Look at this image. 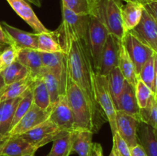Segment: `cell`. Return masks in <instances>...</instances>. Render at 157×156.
<instances>
[{"label": "cell", "mask_w": 157, "mask_h": 156, "mask_svg": "<svg viewBox=\"0 0 157 156\" xmlns=\"http://www.w3.org/2000/svg\"><path fill=\"white\" fill-rule=\"evenodd\" d=\"M65 95L74 116V130H90L94 134L95 128L90 107L81 89L67 76Z\"/></svg>", "instance_id": "2"}, {"label": "cell", "mask_w": 157, "mask_h": 156, "mask_svg": "<svg viewBox=\"0 0 157 156\" xmlns=\"http://www.w3.org/2000/svg\"><path fill=\"white\" fill-rule=\"evenodd\" d=\"M137 139L147 156H157V130L144 122H140Z\"/></svg>", "instance_id": "21"}, {"label": "cell", "mask_w": 157, "mask_h": 156, "mask_svg": "<svg viewBox=\"0 0 157 156\" xmlns=\"http://www.w3.org/2000/svg\"><path fill=\"white\" fill-rule=\"evenodd\" d=\"M74 131L69 132L65 136L53 142L50 152L47 156H69L71 153Z\"/></svg>", "instance_id": "28"}, {"label": "cell", "mask_w": 157, "mask_h": 156, "mask_svg": "<svg viewBox=\"0 0 157 156\" xmlns=\"http://www.w3.org/2000/svg\"><path fill=\"white\" fill-rule=\"evenodd\" d=\"M144 4L139 1L130 0L121 7V17L124 30L130 32L134 28L140 21L142 17Z\"/></svg>", "instance_id": "20"}, {"label": "cell", "mask_w": 157, "mask_h": 156, "mask_svg": "<svg viewBox=\"0 0 157 156\" xmlns=\"http://www.w3.org/2000/svg\"><path fill=\"white\" fill-rule=\"evenodd\" d=\"M115 107L118 111H121L124 113H127V115L133 116L140 122V109L136 100L135 88L127 81H126L124 90L117 101Z\"/></svg>", "instance_id": "16"}, {"label": "cell", "mask_w": 157, "mask_h": 156, "mask_svg": "<svg viewBox=\"0 0 157 156\" xmlns=\"http://www.w3.org/2000/svg\"><path fill=\"white\" fill-rule=\"evenodd\" d=\"M48 119L61 129L74 131V116L66 95L60 96L58 102L52 106Z\"/></svg>", "instance_id": "11"}, {"label": "cell", "mask_w": 157, "mask_h": 156, "mask_svg": "<svg viewBox=\"0 0 157 156\" xmlns=\"http://www.w3.org/2000/svg\"><path fill=\"white\" fill-rule=\"evenodd\" d=\"M68 132H69L60 128L50 119H48L44 122L18 136L38 149L46 144L53 142L58 138L65 136Z\"/></svg>", "instance_id": "4"}, {"label": "cell", "mask_w": 157, "mask_h": 156, "mask_svg": "<svg viewBox=\"0 0 157 156\" xmlns=\"http://www.w3.org/2000/svg\"><path fill=\"white\" fill-rule=\"evenodd\" d=\"M130 155L131 156H147L144 148L140 144L130 148Z\"/></svg>", "instance_id": "39"}, {"label": "cell", "mask_w": 157, "mask_h": 156, "mask_svg": "<svg viewBox=\"0 0 157 156\" xmlns=\"http://www.w3.org/2000/svg\"><path fill=\"white\" fill-rule=\"evenodd\" d=\"M107 82H108L109 90L112 96L114 104L119 99V96L124 90L126 80L123 76L122 73L120 70L119 67H117L110 72L107 76Z\"/></svg>", "instance_id": "27"}, {"label": "cell", "mask_w": 157, "mask_h": 156, "mask_svg": "<svg viewBox=\"0 0 157 156\" xmlns=\"http://www.w3.org/2000/svg\"><path fill=\"white\" fill-rule=\"evenodd\" d=\"M129 32L157 53V21L144 8L140 21Z\"/></svg>", "instance_id": "8"}, {"label": "cell", "mask_w": 157, "mask_h": 156, "mask_svg": "<svg viewBox=\"0 0 157 156\" xmlns=\"http://www.w3.org/2000/svg\"><path fill=\"white\" fill-rule=\"evenodd\" d=\"M121 41L128 53L129 57L134 64L138 76L144 64L152 56H153L155 52L151 48L143 44L129 32H126Z\"/></svg>", "instance_id": "9"}, {"label": "cell", "mask_w": 157, "mask_h": 156, "mask_svg": "<svg viewBox=\"0 0 157 156\" xmlns=\"http://www.w3.org/2000/svg\"><path fill=\"white\" fill-rule=\"evenodd\" d=\"M135 93L140 109L146 108L152 97L155 96L151 90L140 79H138L135 87Z\"/></svg>", "instance_id": "35"}, {"label": "cell", "mask_w": 157, "mask_h": 156, "mask_svg": "<svg viewBox=\"0 0 157 156\" xmlns=\"http://www.w3.org/2000/svg\"><path fill=\"white\" fill-rule=\"evenodd\" d=\"M121 40L117 39L113 35L109 34L107 38L100 65V74L107 76L113 69L118 67V55Z\"/></svg>", "instance_id": "13"}, {"label": "cell", "mask_w": 157, "mask_h": 156, "mask_svg": "<svg viewBox=\"0 0 157 156\" xmlns=\"http://www.w3.org/2000/svg\"><path fill=\"white\" fill-rule=\"evenodd\" d=\"M140 120L133 116L117 110L116 126L117 132L127 142L130 148L135 146L138 142L137 128Z\"/></svg>", "instance_id": "12"}, {"label": "cell", "mask_w": 157, "mask_h": 156, "mask_svg": "<svg viewBox=\"0 0 157 156\" xmlns=\"http://www.w3.org/2000/svg\"><path fill=\"white\" fill-rule=\"evenodd\" d=\"M21 97L0 102V145L9 138L15 111Z\"/></svg>", "instance_id": "17"}, {"label": "cell", "mask_w": 157, "mask_h": 156, "mask_svg": "<svg viewBox=\"0 0 157 156\" xmlns=\"http://www.w3.org/2000/svg\"><path fill=\"white\" fill-rule=\"evenodd\" d=\"M17 61L29 70L31 76L34 79L41 76L43 69L40 52L30 48L17 50Z\"/></svg>", "instance_id": "19"}, {"label": "cell", "mask_w": 157, "mask_h": 156, "mask_svg": "<svg viewBox=\"0 0 157 156\" xmlns=\"http://www.w3.org/2000/svg\"><path fill=\"white\" fill-rule=\"evenodd\" d=\"M118 67L124 76L126 80L131 84L135 88L136 82L138 80V76L136 74L134 64L129 57L128 53L126 50L122 41L120 42L119 55H118Z\"/></svg>", "instance_id": "23"}, {"label": "cell", "mask_w": 157, "mask_h": 156, "mask_svg": "<svg viewBox=\"0 0 157 156\" xmlns=\"http://www.w3.org/2000/svg\"><path fill=\"white\" fill-rule=\"evenodd\" d=\"M23 156H35V154H25Z\"/></svg>", "instance_id": "49"}, {"label": "cell", "mask_w": 157, "mask_h": 156, "mask_svg": "<svg viewBox=\"0 0 157 156\" xmlns=\"http://www.w3.org/2000/svg\"><path fill=\"white\" fill-rule=\"evenodd\" d=\"M136 1H139L141 3H143V4H144V3L150 2H155V1H157V0H136Z\"/></svg>", "instance_id": "47"}, {"label": "cell", "mask_w": 157, "mask_h": 156, "mask_svg": "<svg viewBox=\"0 0 157 156\" xmlns=\"http://www.w3.org/2000/svg\"><path fill=\"white\" fill-rule=\"evenodd\" d=\"M16 60L17 50L12 46H9L0 54V73Z\"/></svg>", "instance_id": "37"}, {"label": "cell", "mask_w": 157, "mask_h": 156, "mask_svg": "<svg viewBox=\"0 0 157 156\" xmlns=\"http://www.w3.org/2000/svg\"><path fill=\"white\" fill-rule=\"evenodd\" d=\"M140 122L157 130V100L155 96L152 97L146 108L140 109Z\"/></svg>", "instance_id": "32"}, {"label": "cell", "mask_w": 157, "mask_h": 156, "mask_svg": "<svg viewBox=\"0 0 157 156\" xmlns=\"http://www.w3.org/2000/svg\"><path fill=\"white\" fill-rule=\"evenodd\" d=\"M4 86H5L4 80H3L2 75L0 74V91H1V90L3 88V87H4Z\"/></svg>", "instance_id": "45"}, {"label": "cell", "mask_w": 157, "mask_h": 156, "mask_svg": "<svg viewBox=\"0 0 157 156\" xmlns=\"http://www.w3.org/2000/svg\"><path fill=\"white\" fill-rule=\"evenodd\" d=\"M39 52L43 67L51 72L58 80L61 96L65 95L67 70V63H66L64 52L59 51L54 52V53Z\"/></svg>", "instance_id": "7"}, {"label": "cell", "mask_w": 157, "mask_h": 156, "mask_svg": "<svg viewBox=\"0 0 157 156\" xmlns=\"http://www.w3.org/2000/svg\"><path fill=\"white\" fill-rule=\"evenodd\" d=\"M155 97H156V100H157V93H156V94H155Z\"/></svg>", "instance_id": "50"}, {"label": "cell", "mask_w": 157, "mask_h": 156, "mask_svg": "<svg viewBox=\"0 0 157 156\" xmlns=\"http://www.w3.org/2000/svg\"><path fill=\"white\" fill-rule=\"evenodd\" d=\"M26 1L29 2L32 4L35 5L37 7H41V0H26Z\"/></svg>", "instance_id": "43"}, {"label": "cell", "mask_w": 157, "mask_h": 156, "mask_svg": "<svg viewBox=\"0 0 157 156\" xmlns=\"http://www.w3.org/2000/svg\"><path fill=\"white\" fill-rule=\"evenodd\" d=\"M34 78L31 75L18 82L5 85L0 91V102L21 96L31 87Z\"/></svg>", "instance_id": "24"}, {"label": "cell", "mask_w": 157, "mask_h": 156, "mask_svg": "<svg viewBox=\"0 0 157 156\" xmlns=\"http://www.w3.org/2000/svg\"><path fill=\"white\" fill-rule=\"evenodd\" d=\"M0 74L4 80L5 85H9L25 79L29 76L30 73L29 70L16 60Z\"/></svg>", "instance_id": "26"}, {"label": "cell", "mask_w": 157, "mask_h": 156, "mask_svg": "<svg viewBox=\"0 0 157 156\" xmlns=\"http://www.w3.org/2000/svg\"><path fill=\"white\" fill-rule=\"evenodd\" d=\"M101 1V0H90V3H91V5H92V9H93V8L94 7V6H96V5ZM91 12H92V11H91Z\"/></svg>", "instance_id": "46"}, {"label": "cell", "mask_w": 157, "mask_h": 156, "mask_svg": "<svg viewBox=\"0 0 157 156\" xmlns=\"http://www.w3.org/2000/svg\"><path fill=\"white\" fill-rule=\"evenodd\" d=\"M122 1H124V2H127V1H130V0H122ZM134 1H136V0H134Z\"/></svg>", "instance_id": "51"}, {"label": "cell", "mask_w": 157, "mask_h": 156, "mask_svg": "<svg viewBox=\"0 0 157 156\" xmlns=\"http://www.w3.org/2000/svg\"><path fill=\"white\" fill-rule=\"evenodd\" d=\"M111 151L115 156H131L130 147L118 132L113 136V148Z\"/></svg>", "instance_id": "36"}, {"label": "cell", "mask_w": 157, "mask_h": 156, "mask_svg": "<svg viewBox=\"0 0 157 156\" xmlns=\"http://www.w3.org/2000/svg\"><path fill=\"white\" fill-rule=\"evenodd\" d=\"M103 153V148L99 143H93L91 152L90 156H101Z\"/></svg>", "instance_id": "41"}, {"label": "cell", "mask_w": 157, "mask_h": 156, "mask_svg": "<svg viewBox=\"0 0 157 156\" xmlns=\"http://www.w3.org/2000/svg\"><path fill=\"white\" fill-rule=\"evenodd\" d=\"M0 24L12 41V47L17 50L24 48L38 49V34L24 32L6 21H1Z\"/></svg>", "instance_id": "15"}, {"label": "cell", "mask_w": 157, "mask_h": 156, "mask_svg": "<svg viewBox=\"0 0 157 156\" xmlns=\"http://www.w3.org/2000/svg\"><path fill=\"white\" fill-rule=\"evenodd\" d=\"M154 59V68H155V85H156V93H157V53L153 54ZM155 93V94H156Z\"/></svg>", "instance_id": "42"}, {"label": "cell", "mask_w": 157, "mask_h": 156, "mask_svg": "<svg viewBox=\"0 0 157 156\" xmlns=\"http://www.w3.org/2000/svg\"><path fill=\"white\" fill-rule=\"evenodd\" d=\"M108 35V31L104 24L96 17L90 15L89 44L94 67L96 73H99L101 55Z\"/></svg>", "instance_id": "6"}, {"label": "cell", "mask_w": 157, "mask_h": 156, "mask_svg": "<svg viewBox=\"0 0 157 156\" xmlns=\"http://www.w3.org/2000/svg\"><path fill=\"white\" fill-rule=\"evenodd\" d=\"M12 9L19 15L31 28L35 34L48 33L50 31L44 27L38 19L36 14L26 0H6Z\"/></svg>", "instance_id": "14"}, {"label": "cell", "mask_w": 157, "mask_h": 156, "mask_svg": "<svg viewBox=\"0 0 157 156\" xmlns=\"http://www.w3.org/2000/svg\"><path fill=\"white\" fill-rule=\"evenodd\" d=\"M94 91L97 102L105 114L113 136L117 133V110L109 90L107 76L96 73L94 77Z\"/></svg>", "instance_id": "5"}, {"label": "cell", "mask_w": 157, "mask_h": 156, "mask_svg": "<svg viewBox=\"0 0 157 156\" xmlns=\"http://www.w3.org/2000/svg\"><path fill=\"white\" fill-rule=\"evenodd\" d=\"M31 90L33 95V102L41 109L47 110L51 106L50 96L41 76L34 79L31 84Z\"/></svg>", "instance_id": "25"}, {"label": "cell", "mask_w": 157, "mask_h": 156, "mask_svg": "<svg viewBox=\"0 0 157 156\" xmlns=\"http://www.w3.org/2000/svg\"><path fill=\"white\" fill-rule=\"evenodd\" d=\"M52 108V106H50L47 110H43L33 102L27 113L11 129L9 134V138L21 136L23 133L26 132L36 125L47 120L50 116Z\"/></svg>", "instance_id": "10"}, {"label": "cell", "mask_w": 157, "mask_h": 156, "mask_svg": "<svg viewBox=\"0 0 157 156\" xmlns=\"http://www.w3.org/2000/svg\"><path fill=\"white\" fill-rule=\"evenodd\" d=\"M122 5V0H101L90 14L104 24L109 34L121 41L126 34L121 17Z\"/></svg>", "instance_id": "3"}, {"label": "cell", "mask_w": 157, "mask_h": 156, "mask_svg": "<svg viewBox=\"0 0 157 156\" xmlns=\"http://www.w3.org/2000/svg\"><path fill=\"white\" fill-rule=\"evenodd\" d=\"M9 46L11 45H9V44H3V43H0V54H1L2 53V52L4 51L8 47H9Z\"/></svg>", "instance_id": "44"}, {"label": "cell", "mask_w": 157, "mask_h": 156, "mask_svg": "<svg viewBox=\"0 0 157 156\" xmlns=\"http://www.w3.org/2000/svg\"><path fill=\"white\" fill-rule=\"evenodd\" d=\"M37 150L20 136H12L8 138L0 145V155L23 156L27 154H35Z\"/></svg>", "instance_id": "18"}, {"label": "cell", "mask_w": 157, "mask_h": 156, "mask_svg": "<svg viewBox=\"0 0 157 156\" xmlns=\"http://www.w3.org/2000/svg\"><path fill=\"white\" fill-rule=\"evenodd\" d=\"M62 6L78 15H90L91 14L90 0H62Z\"/></svg>", "instance_id": "34"}, {"label": "cell", "mask_w": 157, "mask_h": 156, "mask_svg": "<svg viewBox=\"0 0 157 156\" xmlns=\"http://www.w3.org/2000/svg\"><path fill=\"white\" fill-rule=\"evenodd\" d=\"M93 134L90 130H74L71 152L79 156H90L93 147Z\"/></svg>", "instance_id": "22"}, {"label": "cell", "mask_w": 157, "mask_h": 156, "mask_svg": "<svg viewBox=\"0 0 157 156\" xmlns=\"http://www.w3.org/2000/svg\"><path fill=\"white\" fill-rule=\"evenodd\" d=\"M0 43H3V44H6L12 46V41L9 38V37L8 36L6 32H5L4 29L2 28L1 24H0Z\"/></svg>", "instance_id": "40"}, {"label": "cell", "mask_w": 157, "mask_h": 156, "mask_svg": "<svg viewBox=\"0 0 157 156\" xmlns=\"http://www.w3.org/2000/svg\"><path fill=\"white\" fill-rule=\"evenodd\" d=\"M144 7L157 21V1L144 3Z\"/></svg>", "instance_id": "38"}, {"label": "cell", "mask_w": 157, "mask_h": 156, "mask_svg": "<svg viewBox=\"0 0 157 156\" xmlns=\"http://www.w3.org/2000/svg\"><path fill=\"white\" fill-rule=\"evenodd\" d=\"M37 50L38 51L48 52V53L62 51L54 32L38 34V49Z\"/></svg>", "instance_id": "29"}, {"label": "cell", "mask_w": 157, "mask_h": 156, "mask_svg": "<svg viewBox=\"0 0 157 156\" xmlns=\"http://www.w3.org/2000/svg\"><path fill=\"white\" fill-rule=\"evenodd\" d=\"M89 22L90 15H76L62 6V22L54 32L65 56L67 76L81 89L99 132L107 119L95 96L96 72L90 50Z\"/></svg>", "instance_id": "1"}, {"label": "cell", "mask_w": 157, "mask_h": 156, "mask_svg": "<svg viewBox=\"0 0 157 156\" xmlns=\"http://www.w3.org/2000/svg\"><path fill=\"white\" fill-rule=\"evenodd\" d=\"M33 104V95H32V90L31 87H29L27 90V91L22 95L21 99L20 102H18V106L16 107V110L15 111V114H14L13 120L12 122V126H11V129L19 122L20 119L24 116L28 112V110L30 109L32 105Z\"/></svg>", "instance_id": "33"}, {"label": "cell", "mask_w": 157, "mask_h": 156, "mask_svg": "<svg viewBox=\"0 0 157 156\" xmlns=\"http://www.w3.org/2000/svg\"><path fill=\"white\" fill-rule=\"evenodd\" d=\"M138 79L141 80L155 95L156 85H155V68L153 56H152L144 64L138 75Z\"/></svg>", "instance_id": "31"}, {"label": "cell", "mask_w": 157, "mask_h": 156, "mask_svg": "<svg viewBox=\"0 0 157 156\" xmlns=\"http://www.w3.org/2000/svg\"><path fill=\"white\" fill-rule=\"evenodd\" d=\"M0 156H2V155H0Z\"/></svg>", "instance_id": "52"}, {"label": "cell", "mask_w": 157, "mask_h": 156, "mask_svg": "<svg viewBox=\"0 0 157 156\" xmlns=\"http://www.w3.org/2000/svg\"><path fill=\"white\" fill-rule=\"evenodd\" d=\"M41 76L42 77L48 92L49 96H50L51 106H52L58 102L61 96L58 80L51 72L44 69V67L41 70Z\"/></svg>", "instance_id": "30"}, {"label": "cell", "mask_w": 157, "mask_h": 156, "mask_svg": "<svg viewBox=\"0 0 157 156\" xmlns=\"http://www.w3.org/2000/svg\"><path fill=\"white\" fill-rule=\"evenodd\" d=\"M101 156H104V154H103V153H102V154H101ZM109 156H115V154H113V151H111V152H110V155H109Z\"/></svg>", "instance_id": "48"}]
</instances>
